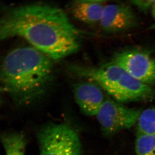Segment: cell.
Instances as JSON below:
<instances>
[{
    "mask_svg": "<svg viewBox=\"0 0 155 155\" xmlns=\"http://www.w3.org/2000/svg\"><path fill=\"white\" fill-rule=\"evenodd\" d=\"M74 72L96 83L120 103L155 100V89L136 79L112 62L99 67L76 66Z\"/></svg>",
    "mask_w": 155,
    "mask_h": 155,
    "instance_id": "3",
    "label": "cell"
},
{
    "mask_svg": "<svg viewBox=\"0 0 155 155\" xmlns=\"http://www.w3.org/2000/svg\"><path fill=\"white\" fill-rule=\"evenodd\" d=\"M104 1H76L69 6L71 14L75 19L88 24L100 22L105 5Z\"/></svg>",
    "mask_w": 155,
    "mask_h": 155,
    "instance_id": "9",
    "label": "cell"
},
{
    "mask_svg": "<svg viewBox=\"0 0 155 155\" xmlns=\"http://www.w3.org/2000/svg\"><path fill=\"white\" fill-rule=\"evenodd\" d=\"M138 17L133 8L125 4L105 5L100 23L103 30L109 33L127 31L137 27Z\"/></svg>",
    "mask_w": 155,
    "mask_h": 155,
    "instance_id": "7",
    "label": "cell"
},
{
    "mask_svg": "<svg viewBox=\"0 0 155 155\" xmlns=\"http://www.w3.org/2000/svg\"><path fill=\"white\" fill-rule=\"evenodd\" d=\"M137 132L155 134V107L141 111L137 122Z\"/></svg>",
    "mask_w": 155,
    "mask_h": 155,
    "instance_id": "11",
    "label": "cell"
},
{
    "mask_svg": "<svg viewBox=\"0 0 155 155\" xmlns=\"http://www.w3.org/2000/svg\"><path fill=\"white\" fill-rule=\"evenodd\" d=\"M3 11L0 42L20 37L52 60L70 55L80 48L79 31L60 8L37 3Z\"/></svg>",
    "mask_w": 155,
    "mask_h": 155,
    "instance_id": "1",
    "label": "cell"
},
{
    "mask_svg": "<svg viewBox=\"0 0 155 155\" xmlns=\"http://www.w3.org/2000/svg\"><path fill=\"white\" fill-rule=\"evenodd\" d=\"M112 62L140 82L155 85V50L140 46L127 47L114 54Z\"/></svg>",
    "mask_w": 155,
    "mask_h": 155,
    "instance_id": "5",
    "label": "cell"
},
{
    "mask_svg": "<svg viewBox=\"0 0 155 155\" xmlns=\"http://www.w3.org/2000/svg\"><path fill=\"white\" fill-rule=\"evenodd\" d=\"M3 92H4V89H3L2 87L1 86L0 87V104H1L2 102V93Z\"/></svg>",
    "mask_w": 155,
    "mask_h": 155,
    "instance_id": "15",
    "label": "cell"
},
{
    "mask_svg": "<svg viewBox=\"0 0 155 155\" xmlns=\"http://www.w3.org/2000/svg\"><path fill=\"white\" fill-rule=\"evenodd\" d=\"M40 155H81V144L77 132L65 124H50L37 134Z\"/></svg>",
    "mask_w": 155,
    "mask_h": 155,
    "instance_id": "4",
    "label": "cell"
},
{
    "mask_svg": "<svg viewBox=\"0 0 155 155\" xmlns=\"http://www.w3.org/2000/svg\"><path fill=\"white\" fill-rule=\"evenodd\" d=\"M155 3V1L152 0H134L130 2V5L144 14H147L151 9Z\"/></svg>",
    "mask_w": 155,
    "mask_h": 155,
    "instance_id": "13",
    "label": "cell"
},
{
    "mask_svg": "<svg viewBox=\"0 0 155 155\" xmlns=\"http://www.w3.org/2000/svg\"><path fill=\"white\" fill-rule=\"evenodd\" d=\"M135 150L136 155H155V134L137 133Z\"/></svg>",
    "mask_w": 155,
    "mask_h": 155,
    "instance_id": "12",
    "label": "cell"
},
{
    "mask_svg": "<svg viewBox=\"0 0 155 155\" xmlns=\"http://www.w3.org/2000/svg\"><path fill=\"white\" fill-rule=\"evenodd\" d=\"M98 86L91 82H81L73 87L76 104L87 116H96L105 100L102 90Z\"/></svg>",
    "mask_w": 155,
    "mask_h": 155,
    "instance_id": "8",
    "label": "cell"
},
{
    "mask_svg": "<svg viewBox=\"0 0 155 155\" xmlns=\"http://www.w3.org/2000/svg\"><path fill=\"white\" fill-rule=\"evenodd\" d=\"M141 111L114 100L106 99L96 116L104 134L110 136L133 127Z\"/></svg>",
    "mask_w": 155,
    "mask_h": 155,
    "instance_id": "6",
    "label": "cell"
},
{
    "mask_svg": "<svg viewBox=\"0 0 155 155\" xmlns=\"http://www.w3.org/2000/svg\"><path fill=\"white\" fill-rule=\"evenodd\" d=\"M151 10L152 15L153 19L154 20V23L151 25L150 27V29H155V3L153 5V6Z\"/></svg>",
    "mask_w": 155,
    "mask_h": 155,
    "instance_id": "14",
    "label": "cell"
},
{
    "mask_svg": "<svg viewBox=\"0 0 155 155\" xmlns=\"http://www.w3.org/2000/svg\"><path fill=\"white\" fill-rule=\"evenodd\" d=\"M0 141L5 155H25L26 141L20 132H5L0 134Z\"/></svg>",
    "mask_w": 155,
    "mask_h": 155,
    "instance_id": "10",
    "label": "cell"
},
{
    "mask_svg": "<svg viewBox=\"0 0 155 155\" xmlns=\"http://www.w3.org/2000/svg\"><path fill=\"white\" fill-rule=\"evenodd\" d=\"M52 60L32 47L14 49L0 64V84L14 104L22 106L38 97L52 81Z\"/></svg>",
    "mask_w": 155,
    "mask_h": 155,
    "instance_id": "2",
    "label": "cell"
}]
</instances>
